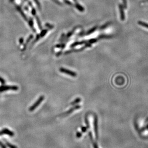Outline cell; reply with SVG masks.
Wrapping results in <instances>:
<instances>
[{"instance_id":"cell-1","label":"cell","mask_w":148,"mask_h":148,"mask_svg":"<svg viewBox=\"0 0 148 148\" xmlns=\"http://www.w3.org/2000/svg\"><path fill=\"white\" fill-rule=\"evenodd\" d=\"M44 98H45L44 96H40L39 97V98L37 100V101L33 104V105L30 107V108L29 109V111L32 112L34 110H35V109L37 108V107L40 105L42 103V102L43 101Z\"/></svg>"},{"instance_id":"cell-2","label":"cell","mask_w":148,"mask_h":148,"mask_svg":"<svg viewBox=\"0 0 148 148\" xmlns=\"http://www.w3.org/2000/svg\"><path fill=\"white\" fill-rule=\"evenodd\" d=\"M59 71L62 73H64L66 75H68L70 76L71 77H75L77 76V74L76 72L72 71L69 70L64 68H60V69H59Z\"/></svg>"},{"instance_id":"cell-3","label":"cell","mask_w":148,"mask_h":148,"mask_svg":"<svg viewBox=\"0 0 148 148\" xmlns=\"http://www.w3.org/2000/svg\"><path fill=\"white\" fill-rule=\"evenodd\" d=\"M80 105H76V106H74L73 107H72V108H71L70 109H69L68 111H67V112H65L64 113H62V114H61V115H60V116H61V117H63V116H67L68 115H69L70 114H71V113H72L73 111H75V110H78V109H80Z\"/></svg>"},{"instance_id":"cell-4","label":"cell","mask_w":148,"mask_h":148,"mask_svg":"<svg viewBox=\"0 0 148 148\" xmlns=\"http://www.w3.org/2000/svg\"><path fill=\"white\" fill-rule=\"evenodd\" d=\"M98 117L95 115L94 118V127L95 134V137L97 140L98 139Z\"/></svg>"},{"instance_id":"cell-5","label":"cell","mask_w":148,"mask_h":148,"mask_svg":"<svg viewBox=\"0 0 148 148\" xmlns=\"http://www.w3.org/2000/svg\"><path fill=\"white\" fill-rule=\"evenodd\" d=\"M3 134H6L11 137H13L14 135V133L7 128L3 129L1 131H0V136Z\"/></svg>"},{"instance_id":"cell-6","label":"cell","mask_w":148,"mask_h":148,"mask_svg":"<svg viewBox=\"0 0 148 148\" xmlns=\"http://www.w3.org/2000/svg\"><path fill=\"white\" fill-rule=\"evenodd\" d=\"M119 9L120 11L121 19L122 21H124V20H125V13H124V8L121 4L119 5Z\"/></svg>"},{"instance_id":"cell-7","label":"cell","mask_w":148,"mask_h":148,"mask_svg":"<svg viewBox=\"0 0 148 148\" xmlns=\"http://www.w3.org/2000/svg\"><path fill=\"white\" fill-rule=\"evenodd\" d=\"M87 41H81V42H76L72 44L71 45V47L72 48V47H74L77 46L78 45H82V44H84L87 43Z\"/></svg>"},{"instance_id":"cell-8","label":"cell","mask_w":148,"mask_h":148,"mask_svg":"<svg viewBox=\"0 0 148 148\" xmlns=\"http://www.w3.org/2000/svg\"><path fill=\"white\" fill-rule=\"evenodd\" d=\"M89 138H90V140H91V141L92 143V144L93 145L94 148H98V145H97V143L94 140V139H93L92 134H91V133L90 132L89 133Z\"/></svg>"},{"instance_id":"cell-9","label":"cell","mask_w":148,"mask_h":148,"mask_svg":"<svg viewBox=\"0 0 148 148\" xmlns=\"http://www.w3.org/2000/svg\"><path fill=\"white\" fill-rule=\"evenodd\" d=\"M75 6H76V8L78 9V10H79V11H80V12H83L84 11V8L82 6H81L78 2L76 3Z\"/></svg>"},{"instance_id":"cell-10","label":"cell","mask_w":148,"mask_h":148,"mask_svg":"<svg viewBox=\"0 0 148 148\" xmlns=\"http://www.w3.org/2000/svg\"><path fill=\"white\" fill-rule=\"evenodd\" d=\"M97 26H95V27L92 28L91 29H90L89 30H88V31H87V33H86V35H89V34H92V33H93V32L96 30V29H97Z\"/></svg>"},{"instance_id":"cell-11","label":"cell","mask_w":148,"mask_h":148,"mask_svg":"<svg viewBox=\"0 0 148 148\" xmlns=\"http://www.w3.org/2000/svg\"><path fill=\"white\" fill-rule=\"evenodd\" d=\"M80 101H81V99L80 98H78L76 99H75L73 102H72V103H71L70 105H74L79 104V103Z\"/></svg>"},{"instance_id":"cell-12","label":"cell","mask_w":148,"mask_h":148,"mask_svg":"<svg viewBox=\"0 0 148 148\" xmlns=\"http://www.w3.org/2000/svg\"><path fill=\"white\" fill-rule=\"evenodd\" d=\"M111 36H110V35L102 34V35H100L98 37V38L100 39H108V38H111Z\"/></svg>"},{"instance_id":"cell-13","label":"cell","mask_w":148,"mask_h":148,"mask_svg":"<svg viewBox=\"0 0 148 148\" xmlns=\"http://www.w3.org/2000/svg\"><path fill=\"white\" fill-rule=\"evenodd\" d=\"M138 24L139 25H140L141 26H143V27H145V28H147L148 29V24L145 23V22H142V21H139L138 22Z\"/></svg>"},{"instance_id":"cell-14","label":"cell","mask_w":148,"mask_h":148,"mask_svg":"<svg viewBox=\"0 0 148 148\" xmlns=\"http://www.w3.org/2000/svg\"><path fill=\"white\" fill-rule=\"evenodd\" d=\"M110 23H111L110 22H108V23L105 24V25H104L103 26H101V27L100 28V29L101 30L104 29L106 28V27H107L108 26H109L110 25Z\"/></svg>"},{"instance_id":"cell-15","label":"cell","mask_w":148,"mask_h":148,"mask_svg":"<svg viewBox=\"0 0 148 148\" xmlns=\"http://www.w3.org/2000/svg\"><path fill=\"white\" fill-rule=\"evenodd\" d=\"M36 20H37V24H38V26L39 27V28L40 29H42V26L41 25V22H40V20L39 19V18L38 17H36Z\"/></svg>"},{"instance_id":"cell-16","label":"cell","mask_w":148,"mask_h":148,"mask_svg":"<svg viewBox=\"0 0 148 148\" xmlns=\"http://www.w3.org/2000/svg\"><path fill=\"white\" fill-rule=\"evenodd\" d=\"M98 40L96 39H91L90 40H89V41H87L88 43H89L90 44L94 43H95L96 42H97Z\"/></svg>"},{"instance_id":"cell-17","label":"cell","mask_w":148,"mask_h":148,"mask_svg":"<svg viewBox=\"0 0 148 148\" xmlns=\"http://www.w3.org/2000/svg\"><path fill=\"white\" fill-rule=\"evenodd\" d=\"M48 30H47V29H45V30H44L43 31H42V32L40 34L41 37H44L45 35H46V34L48 32Z\"/></svg>"},{"instance_id":"cell-18","label":"cell","mask_w":148,"mask_h":148,"mask_svg":"<svg viewBox=\"0 0 148 148\" xmlns=\"http://www.w3.org/2000/svg\"><path fill=\"white\" fill-rule=\"evenodd\" d=\"M6 144L7 146L10 148H18L17 146H15V145H14L8 142H6Z\"/></svg>"},{"instance_id":"cell-19","label":"cell","mask_w":148,"mask_h":148,"mask_svg":"<svg viewBox=\"0 0 148 148\" xmlns=\"http://www.w3.org/2000/svg\"><path fill=\"white\" fill-rule=\"evenodd\" d=\"M45 26L47 27L48 28H49L50 29H53L54 28V26L53 25H51V24H50L49 23H46L45 24Z\"/></svg>"},{"instance_id":"cell-20","label":"cell","mask_w":148,"mask_h":148,"mask_svg":"<svg viewBox=\"0 0 148 148\" xmlns=\"http://www.w3.org/2000/svg\"><path fill=\"white\" fill-rule=\"evenodd\" d=\"M65 44H59V45H57L56 46V47H57V48H62V49H63V48H64V47H65Z\"/></svg>"},{"instance_id":"cell-21","label":"cell","mask_w":148,"mask_h":148,"mask_svg":"<svg viewBox=\"0 0 148 148\" xmlns=\"http://www.w3.org/2000/svg\"><path fill=\"white\" fill-rule=\"evenodd\" d=\"M85 122H86V125H87V128L88 129L89 128V127H90V126H89V121H88V119H87V117H86V118H85Z\"/></svg>"},{"instance_id":"cell-22","label":"cell","mask_w":148,"mask_h":148,"mask_svg":"<svg viewBox=\"0 0 148 148\" xmlns=\"http://www.w3.org/2000/svg\"><path fill=\"white\" fill-rule=\"evenodd\" d=\"M34 1H35V3H36L38 7L39 8V9H41V4L40 3V2H39L38 0H34Z\"/></svg>"},{"instance_id":"cell-23","label":"cell","mask_w":148,"mask_h":148,"mask_svg":"<svg viewBox=\"0 0 148 148\" xmlns=\"http://www.w3.org/2000/svg\"><path fill=\"white\" fill-rule=\"evenodd\" d=\"M87 129H88V128H87V127H82L81 128V131H82V132L83 133H84V132H86L87 130Z\"/></svg>"},{"instance_id":"cell-24","label":"cell","mask_w":148,"mask_h":148,"mask_svg":"<svg viewBox=\"0 0 148 148\" xmlns=\"http://www.w3.org/2000/svg\"><path fill=\"white\" fill-rule=\"evenodd\" d=\"M123 4H124V8L125 9L127 8V0H123Z\"/></svg>"},{"instance_id":"cell-25","label":"cell","mask_w":148,"mask_h":148,"mask_svg":"<svg viewBox=\"0 0 148 148\" xmlns=\"http://www.w3.org/2000/svg\"><path fill=\"white\" fill-rule=\"evenodd\" d=\"M76 136H77V138H80L81 136H82V133L81 132H77V134H76Z\"/></svg>"},{"instance_id":"cell-26","label":"cell","mask_w":148,"mask_h":148,"mask_svg":"<svg viewBox=\"0 0 148 148\" xmlns=\"http://www.w3.org/2000/svg\"><path fill=\"white\" fill-rule=\"evenodd\" d=\"M73 33H74V30H73V31H71V32H69V33H68L67 34V36H66L67 38H69V37H71L72 35H73Z\"/></svg>"},{"instance_id":"cell-27","label":"cell","mask_w":148,"mask_h":148,"mask_svg":"<svg viewBox=\"0 0 148 148\" xmlns=\"http://www.w3.org/2000/svg\"><path fill=\"white\" fill-rule=\"evenodd\" d=\"M0 146L1 148H6V147L5 146V145L3 144V143H2L0 141Z\"/></svg>"},{"instance_id":"cell-28","label":"cell","mask_w":148,"mask_h":148,"mask_svg":"<svg viewBox=\"0 0 148 148\" xmlns=\"http://www.w3.org/2000/svg\"><path fill=\"white\" fill-rule=\"evenodd\" d=\"M64 2L66 3H67V4H68V5H72V3L69 1L68 0H64Z\"/></svg>"},{"instance_id":"cell-29","label":"cell","mask_w":148,"mask_h":148,"mask_svg":"<svg viewBox=\"0 0 148 148\" xmlns=\"http://www.w3.org/2000/svg\"><path fill=\"white\" fill-rule=\"evenodd\" d=\"M32 15H33V16H36V10H35V9L34 8H32Z\"/></svg>"},{"instance_id":"cell-30","label":"cell","mask_w":148,"mask_h":148,"mask_svg":"<svg viewBox=\"0 0 148 148\" xmlns=\"http://www.w3.org/2000/svg\"><path fill=\"white\" fill-rule=\"evenodd\" d=\"M54 1H55V2L56 3H57L58 4H59V5H61V2H60L58 0H53Z\"/></svg>"},{"instance_id":"cell-31","label":"cell","mask_w":148,"mask_h":148,"mask_svg":"<svg viewBox=\"0 0 148 148\" xmlns=\"http://www.w3.org/2000/svg\"><path fill=\"white\" fill-rule=\"evenodd\" d=\"M62 52L60 51V52H57V54H56V56H60V55H61V54H62Z\"/></svg>"},{"instance_id":"cell-32","label":"cell","mask_w":148,"mask_h":148,"mask_svg":"<svg viewBox=\"0 0 148 148\" xmlns=\"http://www.w3.org/2000/svg\"><path fill=\"white\" fill-rule=\"evenodd\" d=\"M74 0L76 3H77V0Z\"/></svg>"}]
</instances>
